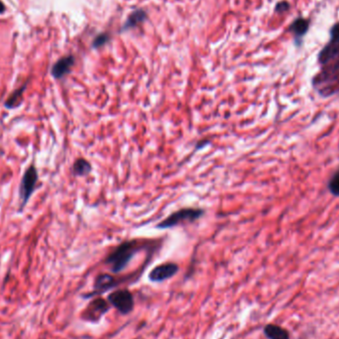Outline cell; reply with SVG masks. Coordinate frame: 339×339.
<instances>
[{
	"mask_svg": "<svg viewBox=\"0 0 339 339\" xmlns=\"http://www.w3.org/2000/svg\"><path fill=\"white\" fill-rule=\"evenodd\" d=\"M140 243L138 240H129L120 243L107 256L105 262L113 273H119L124 270L134 255L139 251Z\"/></svg>",
	"mask_w": 339,
	"mask_h": 339,
	"instance_id": "6da1fadb",
	"label": "cell"
},
{
	"mask_svg": "<svg viewBox=\"0 0 339 339\" xmlns=\"http://www.w3.org/2000/svg\"><path fill=\"white\" fill-rule=\"evenodd\" d=\"M204 214V210L202 208H196V207H185L181 208L172 214L167 216L164 220L159 222L156 225V228L158 229H169L176 227L180 224L194 222L198 220Z\"/></svg>",
	"mask_w": 339,
	"mask_h": 339,
	"instance_id": "7a4b0ae2",
	"label": "cell"
},
{
	"mask_svg": "<svg viewBox=\"0 0 339 339\" xmlns=\"http://www.w3.org/2000/svg\"><path fill=\"white\" fill-rule=\"evenodd\" d=\"M107 301L122 314H128L134 308V299L128 290H117L108 295Z\"/></svg>",
	"mask_w": 339,
	"mask_h": 339,
	"instance_id": "3957f363",
	"label": "cell"
},
{
	"mask_svg": "<svg viewBox=\"0 0 339 339\" xmlns=\"http://www.w3.org/2000/svg\"><path fill=\"white\" fill-rule=\"evenodd\" d=\"M38 182V172L36 168L31 165L23 175L21 184H20V199H21V207L24 206L29 198H31L36 185Z\"/></svg>",
	"mask_w": 339,
	"mask_h": 339,
	"instance_id": "277c9868",
	"label": "cell"
},
{
	"mask_svg": "<svg viewBox=\"0 0 339 339\" xmlns=\"http://www.w3.org/2000/svg\"><path fill=\"white\" fill-rule=\"evenodd\" d=\"M179 271V266L176 263L168 262L156 266L149 273V280L154 282H161L168 279L173 278Z\"/></svg>",
	"mask_w": 339,
	"mask_h": 339,
	"instance_id": "5b68a950",
	"label": "cell"
},
{
	"mask_svg": "<svg viewBox=\"0 0 339 339\" xmlns=\"http://www.w3.org/2000/svg\"><path fill=\"white\" fill-rule=\"evenodd\" d=\"M108 310L109 307L106 301H104L103 299H95L94 301L89 303L85 311L84 316L87 320L96 322L106 311H108Z\"/></svg>",
	"mask_w": 339,
	"mask_h": 339,
	"instance_id": "8992f818",
	"label": "cell"
},
{
	"mask_svg": "<svg viewBox=\"0 0 339 339\" xmlns=\"http://www.w3.org/2000/svg\"><path fill=\"white\" fill-rule=\"evenodd\" d=\"M74 63H75V58L73 56H67L60 59L54 65L52 69L53 77L56 79L64 78L66 75L70 73L72 67L74 66Z\"/></svg>",
	"mask_w": 339,
	"mask_h": 339,
	"instance_id": "52a82bcc",
	"label": "cell"
},
{
	"mask_svg": "<svg viewBox=\"0 0 339 339\" xmlns=\"http://www.w3.org/2000/svg\"><path fill=\"white\" fill-rule=\"evenodd\" d=\"M115 286V279L108 274H101L99 275L94 284V293L101 294L102 292L108 291L112 287Z\"/></svg>",
	"mask_w": 339,
	"mask_h": 339,
	"instance_id": "ba28073f",
	"label": "cell"
},
{
	"mask_svg": "<svg viewBox=\"0 0 339 339\" xmlns=\"http://www.w3.org/2000/svg\"><path fill=\"white\" fill-rule=\"evenodd\" d=\"M339 54V44H328L324 47L318 56V62L320 64H326L332 60L335 56Z\"/></svg>",
	"mask_w": 339,
	"mask_h": 339,
	"instance_id": "9c48e42d",
	"label": "cell"
},
{
	"mask_svg": "<svg viewBox=\"0 0 339 339\" xmlns=\"http://www.w3.org/2000/svg\"><path fill=\"white\" fill-rule=\"evenodd\" d=\"M146 19H147V13L143 9H138V10L132 12L128 16L127 20L125 21V24L122 27V29L123 30L132 29V28L136 27L138 24H140L143 21H145Z\"/></svg>",
	"mask_w": 339,
	"mask_h": 339,
	"instance_id": "30bf717a",
	"label": "cell"
},
{
	"mask_svg": "<svg viewBox=\"0 0 339 339\" xmlns=\"http://www.w3.org/2000/svg\"><path fill=\"white\" fill-rule=\"evenodd\" d=\"M264 333L269 339H289V333L286 329L275 324H269L264 328Z\"/></svg>",
	"mask_w": 339,
	"mask_h": 339,
	"instance_id": "8fae6325",
	"label": "cell"
},
{
	"mask_svg": "<svg viewBox=\"0 0 339 339\" xmlns=\"http://www.w3.org/2000/svg\"><path fill=\"white\" fill-rule=\"evenodd\" d=\"M73 171L76 176H86L91 172V165L85 159H78L73 166Z\"/></svg>",
	"mask_w": 339,
	"mask_h": 339,
	"instance_id": "7c38bea8",
	"label": "cell"
},
{
	"mask_svg": "<svg viewBox=\"0 0 339 339\" xmlns=\"http://www.w3.org/2000/svg\"><path fill=\"white\" fill-rule=\"evenodd\" d=\"M310 27V23L305 18H298L294 21V23L291 25V31L298 37H302L305 34H307Z\"/></svg>",
	"mask_w": 339,
	"mask_h": 339,
	"instance_id": "4fadbf2b",
	"label": "cell"
},
{
	"mask_svg": "<svg viewBox=\"0 0 339 339\" xmlns=\"http://www.w3.org/2000/svg\"><path fill=\"white\" fill-rule=\"evenodd\" d=\"M25 89V86H22L18 89H16L7 99V101L5 102V106L7 108H14L16 107L17 105H19L22 101V94H23V91Z\"/></svg>",
	"mask_w": 339,
	"mask_h": 339,
	"instance_id": "5bb4252c",
	"label": "cell"
},
{
	"mask_svg": "<svg viewBox=\"0 0 339 339\" xmlns=\"http://www.w3.org/2000/svg\"><path fill=\"white\" fill-rule=\"evenodd\" d=\"M329 193L334 197H339V170L332 175L327 185Z\"/></svg>",
	"mask_w": 339,
	"mask_h": 339,
	"instance_id": "9a60e30c",
	"label": "cell"
},
{
	"mask_svg": "<svg viewBox=\"0 0 339 339\" xmlns=\"http://www.w3.org/2000/svg\"><path fill=\"white\" fill-rule=\"evenodd\" d=\"M109 40H110V36L108 33H101L94 39V41L92 43V47L93 48H100V47L104 46Z\"/></svg>",
	"mask_w": 339,
	"mask_h": 339,
	"instance_id": "2e32d148",
	"label": "cell"
},
{
	"mask_svg": "<svg viewBox=\"0 0 339 339\" xmlns=\"http://www.w3.org/2000/svg\"><path fill=\"white\" fill-rule=\"evenodd\" d=\"M330 37L332 44H339V22L332 26L330 31Z\"/></svg>",
	"mask_w": 339,
	"mask_h": 339,
	"instance_id": "e0dca14e",
	"label": "cell"
},
{
	"mask_svg": "<svg viewBox=\"0 0 339 339\" xmlns=\"http://www.w3.org/2000/svg\"><path fill=\"white\" fill-rule=\"evenodd\" d=\"M290 9V3L286 0H282V1H280L277 3L276 7H275V11L277 13H284L286 11H288Z\"/></svg>",
	"mask_w": 339,
	"mask_h": 339,
	"instance_id": "ac0fdd59",
	"label": "cell"
},
{
	"mask_svg": "<svg viewBox=\"0 0 339 339\" xmlns=\"http://www.w3.org/2000/svg\"><path fill=\"white\" fill-rule=\"evenodd\" d=\"M4 9H5V7H4V4L1 2V1H0V13H1V12H3L4 11Z\"/></svg>",
	"mask_w": 339,
	"mask_h": 339,
	"instance_id": "d6986e66",
	"label": "cell"
}]
</instances>
